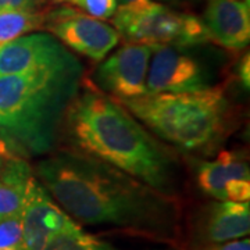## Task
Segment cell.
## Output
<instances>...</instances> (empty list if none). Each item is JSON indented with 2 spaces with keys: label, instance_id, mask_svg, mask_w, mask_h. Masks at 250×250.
<instances>
[{
  "label": "cell",
  "instance_id": "cell-10",
  "mask_svg": "<svg viewBox=\"0 0 250 250\" xmlns=\"http://www.w3.org/2000/svg\"><path fill=\"white\" fill-rule=\"evenodd\" d=\"M20 218L25 250H42L56 233L72 221L35 175L28 184Z\"/></svg>",
  "mask_w": 250,
  "mask_h": 250
},
{
  "label": "cell",
  "instance_id": "cell-21",
  "mask_svg": "<svg viewBox=\"0 0 250 250\" xmlns=\"http://www.w3.org/2000/svg\"><path fill=\"white\" fill-rule=\"evenodd\" d=\"M157 3L153 0H116L117 9L129 11H145L152 9Z\"/></svg>",
  "mask_w": 250,
  "mask_h": 250
},
{
  "label": "cell",
  "instance_id": "cell-20",
  "mask_svg": "<svg viewBox=\"0 0 250 250\" xmlns=\"http://www.w3.org/2000/svg\"><path fill=\"white\" fill-rule=\"evenodd\" d=\"M22 150L0 129V159L10 160L14 157H22Z\"/></svg>",
  "mask_w": 250,
  "mask_h": 250
},
{
  "label": "cell",
  "instance_id": "cell-15",
  "mask_svg": "<svg viewBox=\"0 0 250 250\" xmlns=\"http://www.w3.org/2000/svg\"><path fill=\"white\" fill-rule=\"evenodd\" d=\"M47 10L49 7L0 13V47L20 36L43 29Z\"/></svg>",
  "mask_w": 250,
  "mask_h": 250
},
{
  "label": "cell",
  "instance_id": "cell-6",
  "mask_svg": "<svg viewBox=\"0 0 250 250\" xmlns=\"http://www.w3.org/2000/svg\"><path fill=\"white\" fill-rule=\"evenodd\" d=\"M43 29L72 53L93 62L104 60L121 39L116 28L103 20L68 6L47 10Z\"/></svg>",
  "mask_w": 250,
  "mask_h": 250
},
{
  "label": "cell",
  "instance_id": "cell-3",
  "mask_svg": "<svg viewBox=\"0 0 250 250\" xmlns=\"http://www.w3.org/2000/svg\"><path fill=\"white\" fill-rule=\"evenodd\" d=\"M82 75L83 68L0 74V129L24 154H49Z\"/></svg>",
  "mask_w": 250,
  "mask_h": 250
},
{
  "label": "cell",
  "instance_id": "cell-11",
  "mask_svg": "<svg viewBox=\"0 0 250 250\" xmlns=\"http://www.w3.org/2000/svg\"><path fill=\"white\" fill-rule=\"evenodd\" d=\"M197 184L206 195L218 202H249V163L235 152H221L213 161L202 163Z\"/></svg>",
  "mask_w": 250,
  "mask_h": 250
},
{
  "label": "cell",
  "instance_id": "cell-18",
  "mask_svg": "<svg viewBox=\"0 0 250 250\" xmlns=\"http://www.w3.org/2000/svg\"><path fill=\"white\" fill-rule=\"evenodd\" d=\"M65 1L99 20L111 18L117 10L116 0H64V3Z\"/></svg>",
  "mask_w": 250,
  "mask_h": 250
},
{
  "label": "cell",
  "instance_id": "cell-17",
  "mask_svg": "<svg viewBox=\"0 0 250 250\" xmlns=\"http://www.w3.org/2000/svg\"><path fill=\"white\" fill-rule=\"evenodd\" d=\"M0 250H25L20 215L0 221Z\"/></svg>",
  "mask_w": 250,
  "mask_h": 250
},
{
  "label": "cell",
  "instance_id": "cell-23",
  "mask_svg": "<svg viewBox=\"0 0 250 250\" xmlns=\"http://www.w3.org/2000/svg\"><path fill=\"white\" fill-rule=\"evenodd\" d=\"M249 53L245 54V57L242 59L241 65H239V77H241L242 83L243 86H246V89L249 88L250 85V70H249Z\"/></svg>",
  "mask_w": 250,
  "mask_h": 250
},
{
  "label": "cell",
  "instance_id": "cell-19",
  "mask_svg": "<svg viewBox=\"0 0 250 250\" xmlns=\"http://www.w3.org/2000/svg\"><path fill=\"white\" fill-rule=\"evenodd\" d=\"M49 0H0V13L17 10H41L49 7Z\"/></svg>",
  "mask_w": 250,
  "mask_h": 250
},
{
  "label": "cell",
  "instance_id": "cell-5",
  "mask_svg": "<svg viewBox=\"0 0 250 250\" xmlns=\"http://www.w3.org/2000/svg\"><path fill=\"white\" fill-rule=\"evenodd\" d=\"M111 18L120 36L132 43L185 49L210 41L200 18L167 9L159 3L145 11L117 9Z\"/></svg>",
  "mask_w": 250,
  "mask_h": 250
},
{
  "label": "cell",
  "instance_id": "cell-13",
  "mask_svg": "<svg viewBox=\"0 0 250 250\" xmlns=\"http://www.w3.org/2000/svg\"><path fill=\"white\" fill-rule=\"evenodd\" d=\"M203 236L210 243L232 241L250 232L249 202L224 200L211 205L203 224Z\"/></svg>",
  "mask_w": 250,
  "mask_h": 250
},
{
  "label": "cell",
  "instance_id": "cell-7",
  "mask_svg": "<svg viewBox=\"0 0 250 250\" xmlns=\"http://www.w3.org/2000/svg\"><path fill=\"white\" fill-rule=\"evenodd\" d=\"M83 68L75 53L46 32H31L0 47V74Z\"/></svg>",
  "mask_w": 250,
  "mask_h": 250
},
{
  "label": "cell",
  "instance_id": "cell-12",
  "mask_svg": "<svg viewBox=\"0 0 250 250\" xmlns=\"http://www.w3.org/2000/svg\"><path fill=\"white\" fill-rule=\"evenodd\" d=\"M202 21L210 41L217 45L229 50L249 45V0H208Z\"/></svg>",
  "mask_w": 250,
  "mask_h": 250
},
{
  "label": "cell",
  "instance_id": "cell-14",
  "mask_svg": "<svg viewBox=\"0 0 250 250\" xmlns=\"http://www.w3.org/2000/svg\"><path fill=\"white\" fill-rule=\"evenodd\" d=\"M34 171L22 157L7 160L0 168V221L21 214Z\"/></svg>",
  "mask_w": 250,
  "mask_h": 250
},
{
  "label": "cell",
  "instance_id": "cell-9",
  "mask_svg": "<svg viewBox=\"0 0 250 250\" xmlns=\"http://www.w3.org/2000/svg\"><path fill=\"white\" fill-rule=\"evenodd\" d=\"M210 88L207 74L195 57L179 47H153L146 78V95L185 93Z\"/></svg>",
  "mask_w": 250,
  "mask_h": 250
},
{
  "label": "cell",
  "instance_id": "cell-24",
  "mask_svg": "<svg viewBox=\"0 0 250 250\" xmlns=\"http://www.w3.org/2000/svg\"><path fill=\"white\" fill-rule=\"evenodd\" d=\"M52 4H62L64 3V0H49Z\"/></svg>",
  "mask_w": 250,
  "mask_h": 250
},
{
  "label": "cell",
  "instance_id": "cell-22",
  "mask_svg": "<svg viewBox=\"0 0 250 250\" xmlns=\"http://www.w3.org/2000/svg\"><path fill=\"white\" fill-rule=\"evenodd\" d=\"M206 250H250V241L248 238H239L221 243H211V246Z\"/></svg>",
  "mask_w": 250,
  "mask_h": 250
},
{
  "label": "cell",
  "instance_id": "cell-25",
  "mask_svg": "<svg viewBox=\"0 0 250 250\" xmlns=\"http://www.w3.org/2000/svg\"><path fill=\"white\" fill-rule=\"evenodd\" d=\"M6 161H7V160H3V159H0V168L3 167V164H4Z\"/></svg>",
  "mask_w": 250,
  "mask_h": 250
},
{
  "label": "cell",
  "instance_id": "cell-4",
  "mask_svg": "<svg viewBox=\"0 0 250 250\" xmlns=\"http://www.w3.org/2000/svg\"><path fill=\"white\" fill-rule=\"evenodd\" d=\"M135 118L172 146L188 152L213 147L221 138L228 102L221 88L157 93L118 100Z\"/></svg>",
  "mask_w": 250,
  "mask_h": 250
},
{
  "label": "cell",
  "instance_id": "cell-1",
  "mask_svg": "<svg viewBox=\"0 0 250 250\" xmlns=\"http://www.w3.org/2000/svg\"><path fill=\"white\" fill-rule=\"evenodd\" d=\"M36 178L74 221L156 238L178 228V202L113 166L78 150L50 153Z\"/></svg>",
  "mask_w": 250,
  "mask_h": 250
},
{
  "label": "cell",
  "instance_id": "cell-2",
  "mask_svg": "<svg viewBox=\"0 0 250 250\" xmlns=\"http://www.w3.org/2000/svg\"><path fill=\"white\" fill-rule=\"evenodd\" d=\"M62 129L75 150L174 196L177 159L118 100L89 86L80 89Z\"/></svg>",
  "mask_w": 250,
  "mask_h": 250
},
{
  "label": "cell",
  "instance_id": "cell-8",
  "mask_svg": "<svg viewBox=\"0 0 250 250\" xmlns=\"http://www.w3.org/2000/svg\"><path fill=\"white\" fill-rule=\"evenodd\" d=\"M152 53V46L143 43L128 42L118 47L98 67V86L118 100L146 95V78Z\"/></svg>",
  "mask_w": 250,
  "mask_h": 250
},
{
  "label": "cell",
  "instance_id": "cell-16",
  "mask_svg": "<svg viewBox=\"0 0 250 250\" xmlns=\"http://www.w3.org/2000/svg\"><path fill=\"white\" fill-rule=\"evenodd\" d=\"M42 250H123L113 243L88 233L72 220L62 231L56 233Z\"/></svg>",
  "mask_w": 250,
  "mask_h": 250
}]
</instances>
